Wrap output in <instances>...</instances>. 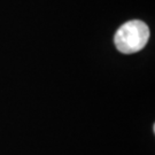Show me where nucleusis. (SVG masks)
I'll use <instances>...</instances> for the list:
<instances>
[{
	"mask_svg": "<svg viewBox=\"0 0 155 155\" xmlns=\"http://www.w3.org/2000/svg\"><path fill=\"white\" fill-rule=\"evenodd\" d=\"M147 24L139 20L124 23L114 37L116 48L123 54H132L144 48L150 39Z\"/></svg>",
	"mask_w": 155,
	"mask_h": 155,
	"instance_id": "obj_1",
	"label": "nucleus"
}]
</instances>
